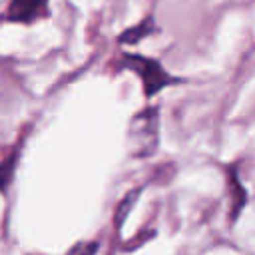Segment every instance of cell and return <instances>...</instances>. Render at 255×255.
Masks as SVG:
<instances>
[{"label":"cell","mask_w":255,"mask_h":255,"mask_svg":"<svg viewBox=\"0 0 255 255\" xmlns=\"http://www.w3.org/2000/svg\"><path fill=\"white\" fill-rule=\"evenodd\" d=\"M96 251H98V243L96 241H82L68 255H94Z\"/></svg>","instance_id":"7"},{"label":"cell","mask_w":255,"mask_h":255,"mask_svg":"<svg viewBox=\"0 0 255 255\" xmlns=\"http://www.w3.org/2000/svg\"><path fill=\"white\" fill-rule=\"evenodd\" d=\"M120 68H126L129 72H133L141 80L145 98H153L163 88L179 82L157 60L147 58V56H141V54H122L120 56Z\"/></svg>","instance_id":"2"},{"label":"cell","mask_w":255,"mask_h":255,"mask_svg":"<svg viewBox=\"0 0 255 255\" xmlns=\"http://www.w3.org/2000/svg\"><path fill=\"white\" fill-rule=\"evenodd\" d=\"M137 197H139V189H135V191L128 193V195L120 201V205H118V209H116V213H114V223H116V229H118V231L122 229L124 221L128 219V215H129V211H131L133 203L137 201Z\"/></svg>","instance_id":"6"},{"label":"cell","mask_w":255,"mask_h":255,"mask_svg":"<svg viewBox=\"0 0 255 255\" xmlns=\"http://www.w3.org/2000/svg\"><path fill=\"white\" fill-rule=\"evenodd\" d=\"M229 191H231V213H229V217H231V221H235L237 215H241V211L245 207V201H247V191L241 185V181L235 177V173L229 179Z\"/></svg>","instance_id":"5"},{"label":"cell","mask_w":255,"mask_h":255,"mask_svg":"<svg viewBox=\"0 0 255 255\" xmlns=\"http://www.w3.org/2000/svg\"><path fill=\"white\" fill-rule=\"evenodd\" d=\"M6 16L10 22L32 24L48 16V0H10Z\"/></svg>","instance_id":"3"},{"label":"cell","mask_w":255,"mask_h":255,"mask_svg":"<svg viewBox=\"0 0 255 255\" xmlns=\"http://www.w3.org/2000/svg\"><path fill=\"white\" fill-rule=\"evenodd\" d=\"M153 32H157L155 20H153V16H147V18H143L141 22H137L135 26L124 30V32L118 36V42H120V44H137L139 40L151 36Z\"/></svg>","instance_id":"4"},{"label":"cell","mask_w":255,"mask_h":255,"mask_svg":"<svg viewBox=\"0 0 255 255\" xmlns=\"http://www.w3.org/2000/svg\"><path fill=\"white\" fill-rule=\"evenodd\" d=\"M159 145V108L149 106L131 116L128 126V151L133 157H149Z\"/></svg>","instance_id":"1"}]
</instances>
